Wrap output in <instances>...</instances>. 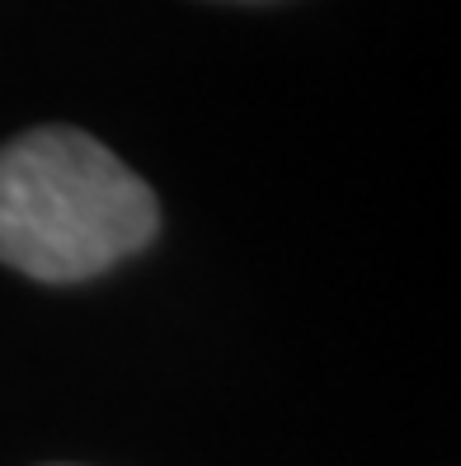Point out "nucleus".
Wrapping results in <instances>:
<instances>
[{
    "instance_id": "nucleus-1",
    "label": "nucleus",
    "mask_w": 461,
    "mask_h": 466,
    "mask_svg": "<svg viewBox=\"0 0 461 466\" xmlns=\"http://www.w3.org/2000/svg\"><path fill=\"white\" fill-rule=\"evenodd\" d=\"M155 198L75 127H34L0 147V259L38 283H80L155 236Z\"/></svg>"
}]
</instances>
